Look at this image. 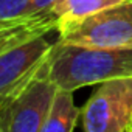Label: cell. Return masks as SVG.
Returning a JSON list of instances; mask_svg holds the SVG:
<instances>
[{
    "label": "cell",
    "instance_id": "6da1fadb",
    "mask_svg": "<svg viewBox=\"0 0 132 132\" xmlns=\"http://www.w3.org/2000/svg\"><path fill=\"white\" fill-rule=\"evenodd\" d=\"M50 79L61 89L78 90L132 76V48H100L56 40L48 57Z\"/></svg>",
    "mask_w": 132,
    "mask_h": 132
},
{
    "label": "cell",
    "instance_id": "7a4b0ae2",
    "mask_svg": "<svg viewBox=\"0 0 132 132\" xmlns=\"http://www.w3.org/2000/svg\"><path fill=\"white\" fill-rule=\"evenodd\" d=\"M57 40L64 44L100 47V48H132V0L103 8L56 30Z\"/></svg>",
    "mask_w": 132,
    "mask_h": 132
},
{
    "label": "cell",
    "instance_id": "3957f363",
    "mask_svg": "<svg viewBox=\"0 0 132 132\" xmlns=\"http://www.w3.org/2000/svg\"><path fill=\"white\" fill-rule=\"evenodd\" d=\"M86 132H132V76L101 82L81 109Z\"/></svg>",
    "mask_w": 132,
    "mask_h": 132
},
{
    "label": "cell",
    "instance_id": "277c9868",
    "mask_svg": "<svg viewBox=\"0 0 132 132\" xmlns=\"http://www.w3.org/2000/svg\"><path fill=\"white\" fill-rule=\"evenodd\" d=\"M47 62L0 112V132H40L57 86L50 79Z\"/></svg>",
    "mask_w": 132,
    "mask_h": 132
},
{
    "label": "cell",
    "instance_id": "5b68a950",
    "mask_svg": "<svg viewBox=\"0 0 132 132\" xmlns=\"http://www.w3.org/2000/svg\"><path fill=\"white\" fill-rule=\"evenodd\" d=\"M51 42L45 36L0 54V112L42 69L51 54Z\"/></svg>",
    "mask_w": 132,
    "mask_h": 132
},
{
    "label": "cell",
    "instance_id": "8992f818",
    "mask_svg": "<svg viewBox=\"0 0 132 132\" xmlns=\"http://www.w3.org/2000/svg\"><path fill=\"white\" fill-rule=\"evenodd\" d=\"M51 30H56L53 13H36L0 20V54L25 45L36 37L47 36Z\"/></svg>",
    "mask_w": 132,
    "mask_h": 132
},
{
    "label": "cell",
    "instance_id": "52a82bcc",
    "mask_svg": "<svg viewBox=\"0 0 132 132\" xmlns=\"http://www.w3.org/2000/svg\"><path fill=\"white\" fill-rule=\"evenodd\" d=\"M79 118L81 109L75 104L73 92L57 87L40 132H72Z\"/></svg>",
    "mask_w": 132,
    "mask_h": 132
},
{
    "label": "cell",
    "instance_id": "ba28073f",
    "mask_svg": "<svg viewBox=\"0 0 132 132\" xmlns=\"http://www.w3.org/2000/svg\"><path fill=\"white\" fill-rule=\"evenodd\" d=\"M120 2L124 0H57L51 10L56 17V30Z\"/></svg>",
    "mask_w": 132,
    "mask_h": 132
},
{
    "label": "cell",
    "instance_id": "9c48e42d",
    "mask_svg": "<svg viewBox=\"0 0 132 132\" xmlns=\"http://www.w3.org/2000/svg\"><path fill=\"white\" fill-rule=\"evenodd\" d=\"M30 8L31 0H0V20L31 14Z\"/></svg>",
    "mask_w": 132,
    "mask_h": 132
},
{
    "label": "cell",
    "instance_id": "30bf717a",
    "mask_svg": "<svg viewBox=\"0 0 132 132\" xmlns=\"http://www.w3.org/2000/svg\"><path fill=\"white\" fill-rule=\"evenodd\" d=\"M57 0H31V8L30 13L36 14V13H53V6Z\"/></svg>",
    "mask_w": 132,
    "mask_h": 132
}]
</instances>
